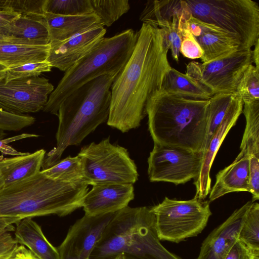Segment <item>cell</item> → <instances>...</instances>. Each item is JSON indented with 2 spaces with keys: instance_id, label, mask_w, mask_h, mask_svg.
I'll return each instance as SVG.
<instances>
[{
  "instance_id": "7dc6e473",
  "label": "cell",
  "mask_w": 259,
  "mask_h": 259,
  "mask_svg": "<svg viewBox=\"0 0 259 259\" xmlns=\"http://www.w3.org/2000/svg\"><path fill=\"white\" fill-rule=\"evenodd\" d=\"M6 135L5 131L0 130V140L4 139Z\"/></svg>"
},
{
  "instance_id": "603a6c76",
  "label": "cell",
  "mask_w": 259,
  "mask_h": 259,
  "mask_svg": "<svg viewBox=\"0 0 259 259\" xmlns=\"http://www.w3.org/2000/svg\"><path fill=\"white\" fill-rule=\"evenodd\" d=\"M46 153L44 149H40L32 153L27 152L10 158L0 157V175L3 187L30 178L40 171Z\"/></svg>"
},
{
  "instance_id": "74e56055",
  "label": "cell",
  "mask_w": 259,
  "mask_h": 259,
  "mask_svg": "<svg viewBox=\"0 0 259 259\" xmlns=\"http://www.w3.org/2000/svg\"><path fill=\"white\" fill-rule=\"evenodd\" d=\"M249 186L252 195L251 201L255 202L259 199V157L249 156Z\"/></svg>"
},
{
  "instance_id": "4fadbf2b",
  "label": "cell",
  "mask_w": 259,
  "mask_h": 259,
  "mask_svg": "<svg viewBox=\"0 0 259 259\" xmlns=\"http://www.w3.org/2000/svg\"><path fill=\"white\" fill-rule=\"evenodd\" d=\"M190 15L185 0L148 1L140 15V20L163 31L172 58L179 62L181 26Z\"/></svg>"
},
{
  "instance_id": "f907efd6",
  "label": "cell",
  "mask_w": 259,
  "mask_h": 259,
  "mask_svg": "<svg viewBox=\"0 0 259 259\" xmlns=\"http://www.w3.org/2000/svg\"><path fill=\"white\" fill-rule=\"evenodd\" d=\"M8 38V37L4 36L0 34V39H4V38Z\"/></svg>"
},
{
  "instance_id": "4dcf8cb0",
  "label": "cell",
  "mask_w": 259,
  "mask_h": 259,
  "mask_svg": "<svg viewBox=\"0 0 259 259\" xmlns=\"http://www.w3.org/2000/svg\"><path fill=\"white\" fill-rule=\"evenodd\" d=\"M238 239L250 249H259V204L252 202L242 224Z\"/></svg>"
},
{
  "instance_id": "1f68e13d",
  "label": "cell",
  "mask_w": 259,
  "mask_h": 259,
  "mask_svg": "<svg viewBox=\"0 0 259 259\" xmlns=\"http://www.w3.org/2000/svg\"><path fill=\"white\" fill-rule=\"evenodd\" d=\"M44 13L64 16L94 14L90 0H45Z\"/></svg>"
},
{
  "instance_id": "c3c4849f",
  "label": "cell",
  "mask_w": 259,
  "mask_h": 259,
  "mask_svg": "<svg viewBox=\"0 0 259 259\" xmlns=\"http://www.w3.org/2000/svg\"><path fill=\"white\" fill-rule=\"evenodd\" d=\"M114 259H125V256L123 253L118 254Z\"/></svg>"
},
{
  "instance_id": "52a82bcc",
  "label": "cell",
  "mask_w": 259,
  "mask_h": 259,
  "mask_svg": "<svg viewBox=\"0 0 259 259\" xmlns=\"http://www.w3.org/2000/svg\"><path fill=\"white\" fill-rule=\"evenodd\" d=\"M191 15L231 36L241 50L259 40V6L251 0H185Z\"/></svg>"
},
{
  "instance_id": "277c9868",
  "label": "cell",
  "mask_w": 259,
  "mask_h": 259,
  "mask_svg": "<svg viewBox=\"0 0 259 259\" xmlns=\"http://www.w3.org/2000/svg\"><path fill=\"white\" fill-rule=\"evenodd\" d=\"M88 186L56 180L41 170L0 189V217L67 215L82 207Z\"/></svg>"
},
{
  "instance_id": "d4e9b609",
  "label": "cell",
  "mask_w": 259,
  "mask_h": 259,
  "mask_svg": "<svg viewBox=\"0 0 259 259\" xmlns=\"http://www.w3.org/2000/svg\"><path fill=\"white\" fill-rule=\"evenodd\" d=\"M43 15H21L3 27L0 34L8 37L35 40L48 45L49 33Z\"/></svg>"
},
{
  "instance_id": "6da1fadb",
  "label": "cell",
  "mask_w": 259,
  "mask_h": 259,
  "mask_svg": "<svg viewBox=\"0 0 259 259\" xmlns=\"http://www.w3.org/2000/svg\"><path fill=\"white\" fill-rule=\"evenodd\" d=\"M163 31L143 23L133 53L114 80L107 124L122 133L137 128L149 99L161 90L171 68Z\"/></svg>"
},
{
  "instance_id": "d6986e66",
  "label": "cell",
  "mask_w": 259,
  "mask_h": 259,
  "mask_svg": "<svg viewBox=\"0 0 259 259\" xmlns=\"http://www.w3.org/2000/svg\"><path fill=\"white\" fill-rule=\"evenodd\" d=\"M188 22L192 34L203 51L200 58L202 63L241 50L238 44L222 29L201 21L192 15Z\"/></svg>"
},
{
  "instance_id": "ac0fdd59",
  "label": "cell",
  "mask_w": 259,
  "mask_h": 259,
  "mask_svg": "<svg viewBox=\"0 0 259 259\" xmlns=\"http://www.w3.org/2000/svg\"><path fill=\"white\" fill-rule=\"evenodd\" d=\"M251 201L235 210L222 224L215 228L202 243L196 259H224L238 239L239 231Z\"/></svg>"
},
{
  "instance_id": "d590c367",
  "label": "cell",
  "mask_w": 259,
  "mask_h": 259,
  "mask_svg": "<svg viewBox=\"0 0 259 259\" xmlns=\"http://www.w3.org/2000/svg\"><path fill=\"white\" fill-rule=\"evenodd\" d=\"M188 19L184 21L181 26L180 33L181 42L180 53L189 59L201 58L203 55V51L191 32L188 22Z\"/></svg>"
},
{
  "instance_id": "ba28073f",
  "label": "cell",
  "mask_w": 259,
  "mask_h": 259,
  "mask_svg": "<svg viewBox=\"0 0 259 259\" xmlns=\"http://www.w3.org/2000/svg\"><path fill=\"white\" fill-rule=\"evenodd\" d=\"M150 209L159 240L176 243L200 234L212 214L209 202L195 196L187 200L165 197Z\"/></svg>"
},
{
  "instance_id": "8d00e7d4",
  "label": "cell",
  "mask_w": 259,
  "mask_h": 259,
  "mask_svg": "<svg viewBox=\"0 0 259 259\" xmlns=\"http://www.w3.org/2000/svg\"><path fill=\"white\" fill-rule=\"evenodd\" d=\"M35 118L28 115H15L0 109V130L18 132L32 125Z\"/></svg>"
},
{
  "instance_id": "44dd1931",
  "label": "cell",
  "mask_w": 259,
  "mask_h": 259,
  "mask_svg": "<svg viewBox=\"0 0 259 259\" xmlns=\"http://www.w3.org/2000/svg\"><path fill=\"white\" fill-rule=\"evenodd\" d=\"M250 192L249 160L245 152L240 151L234 161L220 170L209 192V201H213L232 192Z\"/></svg>"
},
{
  "instance_id": "cb8c5ba5",
  "label": "cell",
  "mask_w": 259,
  "mask_h": 259,
  "mask_svg": "<svg viewBox=\"0 0 259 259\" xmlns=\"http://www.w3.org/2000/svg\"><path fill=\"white\" fill-rule=\"evenodd\" d=\"M14 239L38 259H60L57 248L47 239L41 227L31 218L22 219L15 229Z\"/></svg>"
},
{
  "instance_id": "5b68a950",
  "label": "cell",
  "mask_w": 259,
  "mask_h": 259,
  "mask_svg": "<svg viewBox=\"0 0 259 259\" xmlns=\"http://www.w3.org/2000/svg\"><path fill=\"white\" fill-rule=\"evenodd\" d=\"M160 241L150 208L127 206L115 213L89 259H114L120 253L134 259H182Z\"/></svg>"
},
{
  "instance_id": "7c38bea8",
  "label": "cell",
  "mask_w": 259,
  "mask_h": 259,
  "mask_svg": "<svg viewBox=\"0 0 259 259\" xmlns=\"http://www.w3.org/2000/svg\"><path fill=\"white\" fill-rule=\"evenodd\" d=\"M53 84L44 77L0 80V109L15 115H27L42 110Z\"/></svg>"
},
{
  "instance_id": "d6a6232c",
  "label": "cell",
  "mask_w": 259,
  "mask_h": 259,
  "mask_svg": "<svg viewBox=\"0 0 259 259\" xmlns=\"http://www.w3.org/2000/svg\"><path fill=\"white\" fill-rule=\"evenodd\" d=\"M236 93L240 96L243 103L259 101V69L253 64L242 74Z\"/></svg>"
},
{
  "instance_id": "816d5d0a",
  "label": "cell",
  "mask_w": 259,
  "mask_h": 259,
  "mask_svg": "<svg viewBox=\"0 0 259 259\" xmlns=\"http://www.w3.org/2000/svg\"><path fill=\"white\" fill-rule=\"evenodd\" d=\"M126 259V258H125Z\"/></svg>"
},
{
  "instance_id": "4316f807",
  "label": "cell",
  "mask_w": 259,
  "mask_h": 259,
  "mask_svg": "<svg viewBox=\"0 0 259 259\" xmlns=\"http://www.w3.org/2000/svg\"><path fill=\"white\" fill-rule=\"evenodd\" d=\"M242 112L246 125L240 151L249 156L259 157V101L243 103Z\"/></svg>"
},
{
  "instance_id": "2e32d148",
  "label": "cell",
  "mask_w": 259,
  "mask_h": 259,
  "mask_svg": "<svg viewBox=\"0 0 259 259\" xmlns=\"http://www.w3.org/2000/svg\"><path fill=\"white\" fill-rule=\"evenodd\" d=\"M134 196L131 184H96L84 195L82 207L88 216L114 213L127 206Z\"/></svg>"
},
{
  "instance_id": "7a4b0ae2",
  "label": "cell",
  "mask_w": 259,
  "mask_h": 259,
  "mask_svg": "<svg viewBox=\"0 0 259 259\" xmlns=\"http://www.w3.org/2000/svg\"><path fill=\"white\" fill-rule=\"evenodd\" d=\"M118 74H105L87 82L61 103L57 114L56 146L46 154L42 170L57 164L68 146L80 144L86 137L107 120L111 88Z\"/></svg>"
},
{
  "instance_id": "836d02e7",
  "label": "cell",
  "mask_w": 259,
  "mask_h": 259,
  "mask_svg": "<svg viewBox=\"0 0 259 259\" xmlns=\"http://www.w3.org/2000/svg\"><path fill=\"white\" fill-rule=\"evenodd\" d=\"M45 0H0V10L26 15H43Z\"/></svg>"
},
{
  "instance_id": "8fae6325",
  "label": "cell",
  "mask_w": 259,
  "mask_h": 259,
  "mask_svg": "<svg viewBox=\"0 0 259 259\" xmlns=\"http://www.w3.org/2000/svg\"><path fill=\"white\" fill-rule=\"evenodd\" d=\"M154 144L148 158L150 182L179 185L197 178L203 158L202 152Z\"/></svg>"
},
{
  "instance_id": "e0dca14e",
  "label": "cell",
  "mask_w": 259,
  "mask_h": 259,
  "mask_svg": "<svg viewBox=\"0 0 259 259\" xmlns=\"http://www.w3.org/2000/svg\"><path fill=\"white\" fill-rule=\"evenodd\" d=\"M237 94V93H236ZM243 102L238 94L228 111L225 117L211 137L203 154L201 169L194 183L196 187L195 197L204 200L211 189L210 171L215 155L226 136L235 125L242 113Z\"/></svg>"
},
{
  "instance_id": "f546056e",
  "label": "cell",
  "mask_w": 259,
  "mask_h": 259,
  "mask_svg": "<svg viewBox=\"0 0 259 259\" xmlns=\"http://www.w3.org/2000/svg\"><path fill=\"white\" fill-rule=\"evenodd\" d=\"M93 13L103 26H110L130 9L128 0H90Z\"/></svg>"
},
{
  "instance_id": "681fc988",
  "label": "cell",
  "mask_w": 259,
  "mask_h": 259,
  "mask_svg": "<svg viewBox=\"0 0 259 259\" xmlns=\"http://www.w3.org/2000/svg\"><path fill=\"white\" fill-rule=\"evenodd\" d=\"M4 183L2 177L0 175V189L3 187Z\"/></svg>"
},
{
  "instance_id": "ee69618b",
  "label": "cell",
  "mask_w": 259,
  "mask_h": 259,
  "mask_svg": "<svg viewBox=\"0 0 259 259\" xmlns=\"http://www.w3.org/2000/svg\"><path fill=\"white\" fill-rule=\"evenodd\" d=\"M254 49L252 50V58L255 66L259 69V40L256 41Z\"/></svg>"
},
{
  "instance_id": "e575fe53",
  "label": "cell",
  "mask_w": 259,
  "mask_h": 259,
  "mask_svg": "<svg viewBox=\"0 0 259 259\" xmlns=\"http://www.w3.org/2000/svg\"><path fill=\"white\" fill-rule=\"evenodd\" d=\"M52 68L46 61L25 64L8 69L4 80L7 82L15 79L39 76L42 73L51 71Z\"/></svg>"
},
{
  "instance_id": "8992f818",
  "label": "cell",
  "mask_w": 259,
  "mask_h": 259,
  "mask_svg": "<svg viewBox=\"0 0 259 259\" xmlns=\"http://www.w3.org/2000/svg\"><path fill=\"white\" fill-rule=\"evenodd\" d=\"M137 37L138 32L128 29L103 38L92 50L65 72L50 95L42 111L57 115L61 103L72 92L101 76L118 74L131 56Z\"/></svg>"
},
{
  "instance_id": "f1b7e54d",
  "label": "cell",
  "mask_w": 259,
  "mask_h": 259,
  "mask_svg": "<svg viewBox=\"0 0 259 259\" xmlns=\"http://www.w3.org/2000/svg\"><path fill=\"white\" fill-rule=\"evenodd\" d=\"M237 94L226 93L213 95L207 106V128L202 153L204 154L214 133L221 124Z\"/></svg>"
},
{
  "instance_id": "f6af8a7d",
  "label": "cell",
  "mask_w": 259,
  "mask_h": 259,
  "mask_svg": "<svg viewBox=\"0 0 259 259\" xmlns=\"http://www.w3.org/2000/svg\"><path fill=\"white\" fill-rule=\"evenodd\" d=\"M249 259H259V249H250Z\"/></svg>"
},
{
  "instance_id": "5bb4252c",
  "label": "cell",
  "mask_w": 259,
  "mask_h": 259,
  "mask_svg": "<svg viewBox=\"0 0 259 259\" xmlns=\"http://www.w3.org/2000/svg\"><path fill=\"white\" fill-rule=\"evenodd\" d=\"M116 212L95 217L84 214L76 221L57 248L60 259H89Z\"/></svg>"
},
{
  "instance_id": "7bdbcfd3",
  "label": "cell",
  "mask_w": 259,
  "mask_h": 259,
  "mask_svg": "<svg viewBox=\"0 0 259 259\" xmlns=\"http://www.w3.org/2000/svg\"><path fill=\"white\" fill-rule=\"evenodd\" d=\"M21 15L11 12L0 10V30Z\"/></svg>"
},
{
  "instance_id": "f35d334b",
  "label": "cell",
  "mask_w": 259,
  "mask_h": 259,
  "mask_svg": "<svg viewBox=\"0 0 259 259\" xmlns=\"http://www.w3.org/2000/svg\"><path fill=\"white\" fill-rule=\"evenodd\" d=\"M18 245L10 232L0 233V259L7 257Z\"/></svg>"
},
{
  "instance_id": "9a60e30c",
  "label": "cell",
  "mask_w": 259,
  "mask_h": 259,
  "mask_svg": "<svg viewBox=\"0 0 259 259\" xmlns=\"http://www.w3.org/2000/svg\"><path fill=\"white\" fill-rule=\"evenodd\" d=\"M106 29L98 26L68 39L50 42L46 61L65 72L92 50L104 38Z\"/></svg>"
},
{
  "instance_id": "ffe728a7",
  "label": "cell",
  "mask_w": 259,
  "mask_h": 259,
  "mask_svg": "<svg viewBox=\"0 0 259 259\" xmlns=\"http://www.w3.org/2000/svg\"><path fill=\"white\" fill-rule=\"evenodd\" d=\"M50 45L35 40L8 37L0 39V64L8 69L46 61Z\"/></svg>"
},
{
  "instance_id": "484cf974",
  "label": "cell",
  "mask_w": 259,
  "mask_h": 259,
  "mask_svg": "<svg viewBox=\"0 0 259 259\" xmlns=\"http://www.w3.org/2000/svg\"><path fill=\"white\" fill-rule=\"evenodd\" d=\"M161 91L195 100H208L213 95L196 80L171 67L163 79Z\"/></svg>"
},
{
  "instance_id": "3957f363",
  "label": "cell",
  "mask_w": 259,
  "mask_h": 259,
  "mask_svg": "<svg viewBox=\"0 0 259 259\" xmlns=\"http://www.w3.org/2000/svg\"><path fill=\"white\" fill-rule=\"evenodd\" d=\"M208 103L209 100L185 98L161 90L154 93L145 109L154 143L202 152Z\"/></svg>"
},
{
  "instance_id": "bcb514c9",
  "label": "cell",
  "mask_w": 259,
  "mask_h": 259,
  "mask_svg": "<svg viewBox=\"0 0 259 259\" xmlns=\"http://www.w3.org/2000/svg\"><path fill=\"white\" fill-rule=\"evenodd\" d=\"M8 69L7 67L0 64V80L5 79Z\"/></svg>"
},
{
  "instance_id": "b9f144b4",
  "label": "cell",
  "mask_w": 259,
  "mask_h": 259,
  "mask_svg": "<svg viewBox=\"0 0 259 259\" xmlns=\"http://www.w3.org/2000/svg\"><path fill=\"white\" fill-rule=\"evenodd\" d=\"M21 220L20 218L0 217V233L14 231V226Z\"/></svg>"
},
{
  "instance_id": "9c48e42d",
  "label": "cell",
  "mask_w": 259,
  "mask_h": 259,
  "mask_svg": "<svg viewBox=\"0 0 259 259\" xmlns=\"http://www.w3.org/2000/svg\"><path fill=\"white\" fill-rule=\"evenodd\" d=\"M77 155L82 159L88 185H133L138 179L137 167L127 150L111 144L109 138L84 146Z\"/></svg>"
},
{
  "instance_id": "ab89813d",
  "label": "cell",
  "mask_w": 259,
  "mask_h": 259,
  "mask_svg": "<svg viewBox=\"0 0 259 259\" xmlns=\"http://www.w3.org/2000/svg\"><path fill=\"white\" fill-rule=\"evenodd\" d=\"M249 249L239 239L230 248L224 259H249Z\"/></svg>"
},
{
  "instance_id": "7402d4cb",
  "label": "cell",
  "mask_w": 259,
  "mask_h": 259,
  "mask_svg": "<svg viewBox=\"0 0 259 259\" xmlns=\"http://www.w3.org/2000/svg\"><path fill=\"white\" fill-rule=\"evenodd\" d=\"M43 16L48 29L50 42L65 40L95 27L103 26L95 14L64 16L45 12Z\"/></svg>"
},
{
  "instance_id": "83f0119b",
  "label": "cell",
  "mask_w": 259,
  "mask_h": 259,
  "mask_svg": "<svg viewBox=\"0 0 259 259\" xmlns=\"http://www.w3.org/2000/svg\"><path fill=\"white\" fill-rule=\"evenodd\" d=\"M47 177L61 182L88 185L83 163L78 155L68 156L53 166L41 170Z\"/></svg>"
},
{
  "instance_id": "30bf717a",
  "label": "cell",
  "mask_w": 259,
  "mask_h": 259,
  "mask_svg": "<svg viewBox=\"0 0 259 259\" xmlns=\"http://www.w3.org/2000/svg\"><path fill=\"white\" fill-rule=\"evenodd\" d=\"M252 50H238L221 58L204 63L190 62L186 74L213 95L235 93L238 83L253 64Z\"/></svg>"
},
{
  "instance_id": "60d3db41",
  "label": "cell",
  "mask_w": 259,
  "mask_h": 259,
  "mask_svg": "<svg viewBox=\"0 0 259 259\" xmlns=\"http://www.w3.org/2000/svg\"><path fill=\"white\" fill-rule=\"evenodd\" d=\"M5 259H38L25 246L17 245Z\"/></svg>"
}]
</instances>
